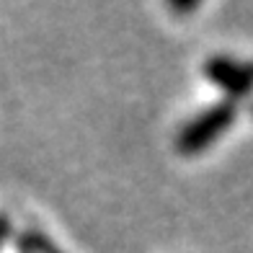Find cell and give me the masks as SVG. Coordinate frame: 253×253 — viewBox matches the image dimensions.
I'll use <instances>...</instances> for the list:
<instances>
[{"instance_id":"4","label":"cell","mask_w":253,"mask_h":253,"mask_svg":"<svg viewBox=\"0 0 253 253\" xmlns=\"http://www.w3.org/2000/svg\"><path fill=\"white\" fill-rule=\"evenodd\" d=\"M170 8H173V10H181V13H189V10L197 8V3H170Z\"/></svg>"},{"instance_id":"5","label":"cell","mask_w":253,"mask_h":253,"mask_svg":"<svg viewBox=\"0 0 253 253\" xmlns=\"http://www.w3.org/2000/svg\"><path fill=\"white\" fill-rule=\"evenodd\" d=\"M8 235V222L5 220H0V243H3V238Z\"/></svg>"},{"instance_id":"3","label":"cell","mask_w":253,"mask_h":253,"mask_svg":"<svg viewBox=\"0 0 253 253\" xmlns=\"http://www.w3.org/2000/svg\"><path fill=\"white\" fill-rule=\"evenodd\" d=\"M21 246H24V253H62L60 248H54L52 240H47L42 233H26L21 238Z\"/></svg>"},{"instance_id":"2","label":"cell","mask_w":253,"mask_h":253,"mask_svg":"<svg viewBox=\"0 0 253 253\" xmlns=\"http://www.w3.org/2000/svg\"><path fill=\"white\" fill-rule=\"evenodd\" d=\"M204 75L210 78V83L214 88H220L227 96V101L248 98L253 93V62L217 54L212 60H207Z\"/></svg>"},{"instance_id":"6","label":"cell","mask_w":253,"mask_h":253,"mask_svg":"<svg viewBox=\"0 0 253 253\" xmlns=\"http://www.w3.org/2000/svg\"><path fill=\"white\" fill-rule=\"evenodd\" d=\"M251 114H253V109H251Z\"/></svg>"},{"instance_id":"1","label":"cell","mask_w":253,"mask_h":253,"mask_svg":"<svg viewBox=\"0 0 253 253\" xmlns=\"http://www.w3.org/2000/svg\"><path fill=\"white\" fill-rule=\"evenodd\" d=\"M238 117L233 101H220L214 106L204 109L194 119H189L176 134V150L181 155H199L210 147L217 137H222Z\"/></svg>"}]
</instances>
